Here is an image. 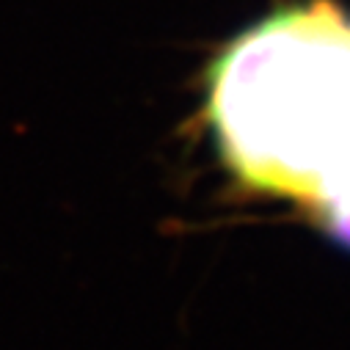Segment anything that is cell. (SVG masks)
I'll list each match as a JSON object with an SVG mask.
<instances>
[{"label":"cell","mask_w":350,"mask_h":350,"mask_svg":"<svg viewBox=\"0 0 350 350\" xmlns=\"http://www.w3.org/2000/svg\"><path fill=\"white\" fill-rule=\"evenodd\" d=\"M207 119L232 177L290 199L350 251V14L282 9L210 66Z\"/></svg>","instance_id":"1"}]
</instances>
